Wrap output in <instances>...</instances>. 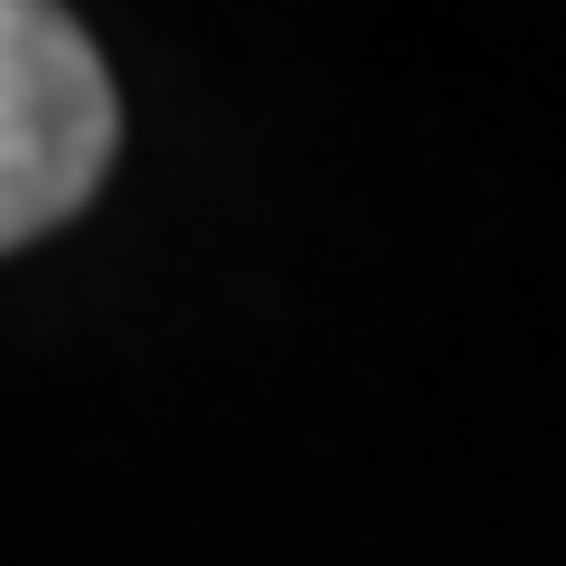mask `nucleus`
<instances>
[{"label":"nucleus","mask_w":566,"mask_h":566,"mask_svg":"<svg viewBox=\"0 0 566 566\" xmlns=\"http://www.w3.org/2000/svg\"><path fill=\"white\" fill-rule=\"evenodd\" d=\"M114 161V76L76 20L0 0V245L76 218Z\"/></svg>","instance_id":"obj_1"}]
</instances>
